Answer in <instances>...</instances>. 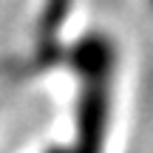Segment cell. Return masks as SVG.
I'll return each mask as SVG.
<instances>
[{"label": "cell", "mask_w": 153, "mask_h": 153, "mask_svg": "<svg viewBox=\"0 0 153 153\" xmlns=\"http://www.w3.org/2000/svg\"><path fill=\"white\" fill-rule=\"evenodd\" d=\"M85 68V94L79 105V148L76 153H102L105 122H108V74L114 65V48L108 40H85L79 51Z\"/></svg>", "instance_id": "1"}, {"label": "cell", "mask_w": 153, "mask_h": 153, "mask_svg": "<svg viewBox=\"0 0 153 153\" xmlns=\"http://www.w3.org/2000/svg\"><path fill=\"white\" fill-rule=\"evenodd\" d=\"M150 6H153V0H150Z\"/></svg>", "instance_id": "2"}]
</instances>
